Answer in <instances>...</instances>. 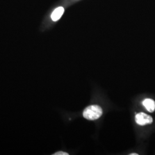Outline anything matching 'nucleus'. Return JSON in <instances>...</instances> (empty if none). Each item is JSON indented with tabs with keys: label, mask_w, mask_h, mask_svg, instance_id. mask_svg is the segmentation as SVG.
<instances>
[{
	"label": "nucleus",
	"mask_w": 155,
	"mask_h": 155,
	"mask_svg": "<svg viewBox=\"0 0 155 155\" xmlns=\"http://www.w3.org/2000/svg\"><path fill=\"white\" fill-rule=\"evenodd\" d=\"M102 109L100 106L91 105L87 107L83 112L84 118L88 120H95L102 115Z\"/></svg>",
	"instance_id": "nucleus-1"
},
{
	"label": "nucleus",
	"mask_w": 155,
	"mask_h": 155,
	"mask_svg": "<svg viewBox=\"0 0 155 155\" xmlns=\"http://www.w3.org/2000/svg\"><path fill=\"white\" fill-rule=\"evenodd\" d=\"M136 123L141 126H144L147 124H150L153 122L152 117L144 113H139L135 117Z\"/></svg>",
	"instance_id": "nucleus-2"
},
{
	"label": "nucleus",
	"mask_w": 155,
	"mask_h": 155,
	"mask_svg": "<svg viewBox=\"0 0 155 155\" xmlns=\"http://www.w3.org/2000/svg\"><path fill=\"white\" fill-rule=\"evenodd\" d=\"M64 12V8H63L61 6L57 8L51 14V17L52 20L54 21H56L59 20L61 18L62 15H63Z\"/></svg>",
	"instance_id": "nucleus-3"
},
{
	"label": "nucleus",
	"mask_w": 155,
	"mask_h": 155,
	"mask_svg": "<svg viewBox=\"0 0 155 155\" xmlns=\"http://www.w3.org/2000/svg\"><path fill=\"white\" fill-rule=\"evenodd\" d=\"M143 105L149 112L152 113L155 111V102L154 100L150 98L145 99L143 102Z\"/></svg>",
	"instance_id": "nucleus-4"
},
{
	"label": "nucleus",
	"mask_w": 155,
	"mask_h": 155,
	"mask_svg": "<svg viewBox=\"0 0 155 155\" xmlns=\"http://www.w3.org/2000/svg\"><path fill=\"white\" fill-rule=\"evenodd\" d=\"M54 155H68V153H67L66 152H56L54 154Z\"/></svg>",
	"instance_id": "nucleus-5"
},
{
	"label": "nucleus",
	"mask_w": 155,
	"mask_h": 155,
	"mask_svg": "<svg viewBox=\"0 0 155 155\" xmlns=\"http://www.w3.org/2000/svg\"><path fill=\"white\" fill-rule=\"evenodd\" d=\"M130 155H138V154L137 153H131Z\"/></svg>",
	"instance_id": "nucleus-6"
}]
</instances>
